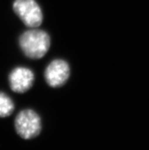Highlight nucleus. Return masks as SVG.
Wrapping results in <instances>:
<instances>
[{
  "mask_svg": "<svg viewBox=\"0 0 149 150\" xmlns=\"http://www.w3.org/2000/svg\"><path fill=\"white\" fill-rule=\"evenodd\" d=\"M19 46L26 57L30 59H40L46 55L50 47L49 34L43 30H27L19 38Z\"/></svg>",
  "mask_w": 149,
  "mask_h": 150,
  "instance_id": "obj_1",
  "label": "nucleus"
},
{
  "mask_svg": "<svg viewBox=\"0 0 149 150\" xmlns=\"http://www.w3.org/2000/svg\"><path fill=\"white\" fill-rule=\"evenodd\" d=\"M15 127L22 139H33L37 137L41 131V119L34 110H22L15 117Z\"/></svg>",
  "mask_w": 149,
  "mask_h": 150,
  "instance_id": "obj_2",
  "label": "nucleus"
},
{
  "mask_svg": "<svg viewBox=\"0 0 149 150\" xmlns=\"http://www.w3.org/2000/svg\"><path fill=\"white\" fill-rule=\"evenodd\" d=\"M13 10L27 27L36 28L43 22V13L35 0H15Z\"/></svg>",
  "mask_w": 149,
  "mask_h": 150,
  "instance_id": "obj_3",
  "label": "nucleus"
},
{
  "mask_svg": "<svg viewBox=\"0 0 149 150\" xmlns=\"http://www.w3.org/2000/svg\"><path fill=\"white\" fill-rule=\"evenodd\" d=\"M70 76L68 63L63 59H54L46 68L44 78L50 87H61L67 82Z\"/></svg>",
  "mask_w": 149,
  "mask_h": 150,
  "instance_id": "obj_4",
  "label": "nucleus"
},
{
  "mask_svg": "<svg viewBox=\"0 0 149 150\" xmlns=\"http://www.w3.org/2000/svg\"><path fill=\"white\" fill-rule=\"evenodd\" d=\"M34 74L27 67H16L10 72L8 82L11 89L16 93H25L32 87Z\"/></svg>",
  "mask_w": 149,
  "mask_h": 150,
  "instance_id": "obj_5",
  "label": "nucleus"
},
{
  "mask_svg": "<svg viewBox=\"0 0 149 150\" xmlns=\"http://www.w3.org/2000/svg\"><path fill=\"white\" fill-rule=\"evenodd\" d=\"M15 110L13 101L8 95L0 92V117L10 116Z\"/></svg>",
  "mask_w": 149,
  "mask_h": 150,
  "instance_id": "obj_6",
  "label": "nucleus"
}]
</instances>
